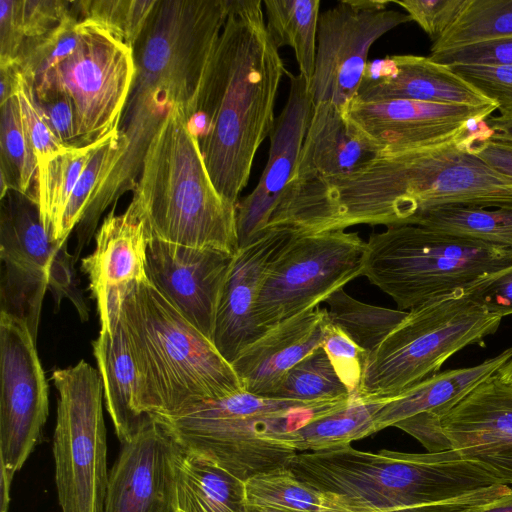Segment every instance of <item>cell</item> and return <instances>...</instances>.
Here are the masks:
<instances>
[{
    "label": "cell",
    "mask_w": 512,
    "mask_h": 512,
    "mask_svg": "<svg viewBox=\"0 0 512 512\" xmlns=\"http://www.w3.org/2000/svg\"><path fill=\"white\" fill-rule=\"evenodd\" d=\"M294 232L267 229L232 258L220 298L213 344L230 364L249 344L267 330L255 320L254 307L265 275Z\"/></svg>",
    "instance_id": "21"
},
{
    "label": "cell",
    "mask_w": 512,
    "mask_h": 512,
    "mask_svg": "<svg viewBox=\"0 0 512 512\" xmlns=\"http://www.w3.org/2000/svg\"><path fill=\"white\" fill-rule=\"evenodd\" d=\"M12 481L13 479L10 478L6 473L0 471V512H8L10 502V488Z\"/></svg>",
    "instance_id": "53"
},
{
    "label": "cell",
    "mask_w": 512,
    "mask_h": 512,
    "mask_svg": "<svg viewBox=\"0 0 512 512\" xmlns=\"http://www.w3.org/2000/svg\"><path fill=\"white\" fill-rule=\"evenodd\" d=\"M355 98L365 102L402 99L467 106L495 104L448 66L416 55H390L368 63Z\"/></svg>",
    "instance_id": "22"
},
{
    "label": "cell",
    "mask_w": 512,
    "mask_h": 512,
    "mask_svg": "<svg viewBox=\"0 0 512 512\" xmlns=\"http://www.w3.org/2000/svg\"><path fill=\"white\" fill-rule=\"evenodd\" d=\"M107 412L121 443L131 437L146 415L141 405L139 373L120 316L92 342Z\"/></svg>",
    "instance_id": "26"
},
{
    "label": "cell",
    "mask_w": 512,
    "mask_h": 512,
    "mask_svg": "<svg viewBox=\"0 0 512 512\" xmlns=\"http://www.w3.org/2000/svg\"><path fill=\"white\" fill-rule=\"evenodd\" d=\"M174 512H247L245 482L177 445L173 457Z\"/></svg>",
    "instance_id": "27"
},
{
    "label": "cell",
    "mask_w": 512,
    "mask_h": 512,
    "mask_svg": "<svg viewBox=\"0 0 512 512\" xmlns=\"http://www.w3.org/2000/svg\"><path fill=\"white\" fill-rule=\"evenodd\" d=\"M367 249L357 232L296 234L271 263L254 307L257 325L268 330L318 307L362 275Z\"/></svg>",
    "instance_id": "11"
},
{
    "label": "cell",
    "mask_w": 512,
    "mask_h": 512,
    "mask_svg": "<svg viewBox=\"0 0 512 512\" xmlns=\"http://www.w3.org/2000/svg\"><path fill=\"white\" fill-rule=\"evenodd\" d=\"M266 30L277 49H293L299 74L310 82L316 58L319 0L262 1Z\"/></svg>",
    "instance_id": "30"
},
{
    "label": "cell",
    "mask_w": 512,
    "mask_h": 512,
    "mask_svg": "<svg viewBox=\"0 0 512 512\" xmlns=\"http://www.w3.org/2000/svg\"><path fill=\"white\" fill-rule=\"evenodd\" d=\"M36 99L55 136L67 147L77 146L76 114L72 98L61 90L51 88L36 96Z\"/></svg>",
    "instance_id": "46"
},
{
    "label": "cell",
    "mask_w": 512,
    "mask_h": 512,
    "mask_svg": "<svg viewBox=\"0 0 512 512\" xmlns=\"http://www.w3.org/2000/svg\"><path fill=\"white\" fill-rule=\"evenodd\" d=\"M467 294L501 318L512 314V265L479 281Z\"/></svg>",
    "instance_id": "47"
},
{
    "label": "cell",
    "mask_w": 512,
    "mask_h": 512,
    "mask_svg": "<svg viewBox=\"0 0 512 512\" xmlns=\"http://www.w3.org/2000/svg\"><path fill=\"white\" fill-rule=\"evenodd\" d=\"M463 512H512V487L496 498L474 505Z\"/></svg>",
    "instance_id": "51"
},
{
    "label": "cell",
    "mask_w": 512,
    "mask_h": 512,
    "mask_svg": "<svg viewBox=\"0 0 512 512\" xmlns=\"http://www.w3.org/2000/svg\"><path fill=\"white\" fill-rule=\"evenodd\" d=\"M158 0L73 1L81 21L93 22L134 48Z\"/></svg>",
    "instance_id": "39"
},
{
    "label": "cell",
    "mask_w": 512,
    "mask_h": 512,
    "mask_svg": "<svg viewBox=\"0 0 512 512\" xmlns=\"http://www.w3.org/2000/svg\"><path fill=\"white\" fill-rule=\"evenodd\" d=\"M381 148L332 103L313 104L291 182L352 175L375 160Z\"/></svg>",
    "instance_id": "24"
},
{
    "label": "cell",
    "mask_w": 512,
    "mask_h": 512,
    "mask_svg": "<svg viewBox=\"0 0 512 512\" xmlns=\"http://www.w3.org/2000/svg\"><path fill=\"white\" fill-rule=\"evenodd\" d=\"M485 122L492 132L490 139L512 143V114L490 115Z\"/></svg>",
    "instance_id": "50"
},
{
    "label": "cell",
    "mask_w": 512,
    "mask_h": 512,
    "mask_svg": "<svg viewBox=\"0 0 512 512\" xmlns=\"http://www.w3.org/2000/svg\"><path fill=\"white\" fill-rule=\"evenodd\" d=\"M349 399L301 402L244 390L201 400L172 414L150 415L180 448L245 482L256 474L288 467L296 454L290 434Z\"/></svg>",
    "instance_id": "6"
},
{
    "label": "cell",
    "mask_w": 512,
    "mask_h": 512,
    "mask_svg": "<svg viewBox=\"0 0 512 512\" xmlns=\"http://www.w3.org/2000/svg\"><path fill=\"white\" fill-rule=\"evenodd\" d=\"M512 37V0H468L431 53Z\"/></svg>",
    "instance_id": "35"
},
{
    "label": "cell",
    "mask_w": 512,
    "mask_h": 512,
    "mask_svg": "<svg viewBox=\"0 0 512 512\" xmlns=\"http://www.w3.org/2000/svg\"><path fill=\"white\" fill-rule=\"evenodd\" d=\"M410 225L512 249V206H442L421 212Z\"/></svg>",
    "instance_id": "32"
},
{
    "label": "cell",
    "mask_w": 512,
    "mask_h": 512,
    "mask_svg": "<svg viewBox=\"0 0 512 512\" xmlns=\"http://www.w3.org/2000/svg\"><path fill=\"white\" fill-rule=\"evenodd\" d=\"M350 396L321 346L289 370L270 398L318 402Z\"/></svg>",
    "instance_id": "37"
},
{
    "label": "cell",
    "mask_w": 512,
    "mask_h": 512,
    "mask_svg": "<svg viewBox=\"0 0 512 512\" xmlns=\"http://www.w3.org/2000/svg\"><path fill=\"white\" fill-rule=\"evenodd\" d=\"M445 65L512 66V37L478 42L428 56Z\"/></svg>",
    "instance_id": "43"
},
{
    "label": "cell",
    "mask_w": 512,
    "mask_h": 512,
    "mask_svg": "<svg viewBox=\"0 0 512 512\" xmlns=\"http://www.w3.org/2000/svg\"><path fill=\"white\" fill-rule=\"evenodd\" d=\"M260 0H229L228 14L202 76L189 126L211 181L233 204L275 124L287 73L266 30Z\"/></svg>",
    "instance_id": "1"
},
{
    "label": "cell",
    "mask_w": 512,
    "mask_h": 512,
    "mask_svg": "<svg viewBox=\"0 0 512 512\" xmlns=\"http://www.w3.org/2000/svg\"><path fill=\"white\" fill-rule=\"evenodd\" d=\"M512 358V348L471 367L446 370L389 399L375 417V432L419 413L442 419L479 384L495 375Z\"/></svg>",
    "instance_id": "25"
},
{
    "label": "cell",
    "mask_w": 512,
    "mask_h": 512,
    "mask_svg": "<svg viewBox=\"0 0 512 512\" xmlns=\"http://www.w3.org/2000/svg\"><path fill=\"white\" fill-rule=\"evenodd\" d=\"M17 68L14 64H0V105L14 96Z\"/></svg>",
    "instance_id": "52"
},
{
    "label": "cell",
    "mask_w": 512,
    "mask_h": 512,
    "mask_svg": "<svg viewBox=\"0 0 512 512\" xmlns=\"http://www.w3.org/2000/svg\"><path fill=\"white\" fill-rule=\"evenodd\" d=\"M496 375L503 382L512 385V358L498 370Z\"/></svg>",
    "instance_id": "54"
},
{
    "label": "cell",
    "mask_w": 512,
    "mask_h": 512,
    "mask_svg": "<svg viewBox=\"0 0 512 512\" xmlns=\"http://www.w3.org/2000/svg\"><path fill=\"white\" fill-rule=\"evenodd\" d=\"M94 251L81 261L96 301L100 330L121 313L122 303L135 283L150 281L147 275L149 235L145 224L129 209L108 214L96 235Z\"/></svg>",
    "instance_id": "20"
},
{
    "label": "cell",
    "mask_w": 512,
    "mask_h": 512,
    "mask_svg": "<svg viewBox=\"0 0 512 512\" xmlns=\"http://www.w3.org/2000/svg\"><path fill=\"white\" fill-rule=\"evenodd\" d=\"M468 0H394L435 42L453 24Z\"/></svg>",
    "instance_id": "44"
},
{
    "label": "cell",
    "mask_w": 512,
    "mask_h": 512,
    "mask_svg": "<svg viewBox=\"0 0 512 512\" xmlns=\"http://www.w3.org/2000/svg\"><path fill=\"white\" fill-rule=\"evenodd\" d=\"M135 73L132 47L101 26L81 21L75 50L34 93L40 96L54 88L72 98L77 146H84L119 128Z\"/></svg>",
    "instance_id": "12"
},
{
    "label": "cell",
    "mask_w": 512,
    "mask_h": 512,
    "mask_svg": "<svg viewBox=\"0 0 512 512\" xmlns=\"http://www.w3.org/2000/svg\"><path fill=\"white\" fill-rule=\"evenodd\" d=\"M441 428L463 459L512 485L511 384L491 376L441 419Z\"/></svg>",
    "instance_id": "19"
},
{
    "label": "cell",
    "mask_w": 512,
    "mask_h": 512,
    "mask_svg": "<svg viewBox=\"0 0 512 512\" xmlns=\"http://www.w3.org/2000/svg\"><path fill=\"white\" fill-rule=\"evenodd\" d=\"M0 471L13 479L39 442L49 387L27 324L0 313Z\"/></svg>",
    "instance_id": "14"
},
{
    "label": "cell",
    "mask_w": 512,
    "mask_h": 512,
    "mask_svg": "<svg viewBox=\"0 0 512 512\" xmlns=\"http://www.w3.org/2000/svg\"><path fill=\"white\" fill-rule=\"evenodd\" d=\"M502 318L466 292L457 291L408 311L405 319L368 355L358 395L391 399L433 376L446 360L470 345L484 346Z\"/></svg>",
    "instance_id": "8"
},
{
    "label": "cell",
    "mask_w": 512,
    "mask_h": 512,
    "mask_svg": "<svg viewBox=\"0 0 512 512\" xmlns=\"http://www.w3.org/2000/svg\"><path fill=\"white\" fill-rule=\"evenodd\" d=\"M25 39L20 0H0V64H14Z\"/></svg>",
    "instance_id": "48"
},
{
    "label": "cell",
    "mask_w": 512,
    "mask_h": 512,
    "mask_svg": "<svg viewBox=\"0 0 512 512\" xmlns=\"http://www.w3.org/2000/svg\"><path fill=\"white\" fill-rule=\"evenodd\" d=\"M512 265V249L419 225L372 233L362 275L409 311Z\"/></svg>",
    "instance_id": "7"
},
{
    "label": "cell",
    "mask_w": 512,
    "mask_h": 512,
    "mask_svg": "<svg viewBox=\"0 0 512 512\" xmlns=\"http://www.w3.org/2000/svg\"><path fill=\"white\" fill-rule=\"evenodd\" d=\"M326 308L308 310L269 328L231 363L245 391L270 398L285 375L322 346Z\"/></svg>",
    "instance_id": "23"
},
{
    "label": "cell",
    "mask_w": 512,
    "mask_h": 512,
    "mask_svg": "<svg viewBox=\"0 0 512 512\" xmlns=\"http://www.w3.org/2000/svg\"><path fill=\"white\" fill-rule=\"evenodd\" d=\"M389 399L351 395L342 407L316 418L290 434L295 450L322 451L350 445L375 433V417Z\"/></svg>",
    "instance_id": "29"
},
{
    "label": "cell",
    "mask_w": 512,
    "mask_h": 512,
    "mask_svg": "<svg viewBox=\"0 0 512 512\" xmlns=\"http://www.w3.org/2000/svg\"><path fill=\"white\" fill-rule=\"evenodd\" d=\"M470 149L494 170L512 180V143L485 139L473 140Z\"/></svg>",
    "instance_id": "49"
},
{
    "label": "cell",
    "mask_w": 512,
    "mask_h": 512,
    "mask_svg": "<svg viewBox=\"0 0 512 512\" xmlns=\"http://www.w3.org/2000/svg\"><path fill=\"white\" fill-rule=\"evenodd\" d=\"M109 471L104 512H174L177 444L146 414Z\"/></svg>",
    "instance_id": "17"
},
{
    "label": "cell",
    "mask_w": 512,
    "mask_h": 512,
    "mask_svg": "<svg viewBox=\"0 0 512 512\" xmlns=\"http://www.w3.org/2000/svg\"><path fill=\"white\" fill-rule=\"evenodd\" d=\"M120 320L139 373L145 414L168 415L244 391L213 342L150 281L129 288Z\"/></svg>",
    "instance_id": "5"
},
{
    "label": "cell",
    "mask_w": 512,
    "mask_h": 512,
    "mask_svg": "<svg viewBox=\"0 0 512 512\" xmlns=\"http://www.w3.org/2000/svg\"><path fill=\"white\" fill-rule=\"evenodd\" d=\"M127 209L150 239L231 256L239 249L236 205L213 185L183 105L170 109L149 144Z\"/></svg>",
    "instance_id": "4"
},
{
    "label": "cell",
    "mask_w": 512,
    "mask_h": 512,
    "mask_svg": "<svg viewBox=\"0 0 512 512\" xmlns=\"http://www.w3.org/2000/svg\"><path fill=\"white\" fill-rule=\"evenodd\" d=\"M328 319L341 328L368 355L405 319L408 311L370 305L356 300L344 289L325 301Z\"/></svg>",
    "instance_id": "33"
},
{
    "label": "cell",
    "mask_w": 512,
    "mask_h": 512,
    "mask_svg": "<svg viewBox=\"0 0 512 512\" xmlns=\"http://www.w3.org/2000/svg\"><path fill=\"white\" fill-rule=\"evenodd\" d=\"M288 468L357 512H463L510 488L454 449L371 453L346 445L296 453Z\"/></svg>",
    "instance_id": "3"
},
{
    "label": "cell",
    "mask_w": 512,
    "mask_h": 512,
    "mask_svg": "<svg viewBox=\"0 0 512 512\" xmlns=\"http://www.w3.org/2000/svg\"><path fill=\"white\" fill-rule=\"evenodd\" d=\"M448 67L495 103L500 114H512V66L453 65Z\"/></svg>",
    "instance_id": "42"
},
{
    "label": "cell",
    "mask_w": 512,
    "mask_h": 512,
    "mask_svg": "<svg viewBox=\"0 0 512 512\" xmlns=\"http://www.w3.org/2000/svg\"><path fill=\"white\" fill-rule=\"evenodd\" d=\"M248 504L292 512H357L341 497L299 480L288 467L256 474L245 481Z\"/></svg>",
    "instance_id": "31"
},
{
    "label": "cell",
    "mask_w": 512,
    "mask_h": 512,
    "mask_svg": "<svg viewBox=\"0 0 512 512\" xmlns=\"http://www.w3.org/2000/svg\"><path fill=\"white\" fill-rule=\"evenodd\" d=\"M1 312L24 321L34 339L47 289L57 306L69 298L83 319L88 311L73 281V256L46 231L33 196L9 190L0 210Z\"/></svg>",
    "instance_id": "10"
},
{
    "label": "cell",
    "mask_w": 512,
    "mask_h": 512,
    "mask_svg": "<svg viewBox=\"0 0 512 512\" xmlns=\"http://www.w3.org/2000/svg\"><path fill=\"white\" fill-rule=\"evenodd\" d=\"M229 0H158L134 46L136 73L119 130L127 148L78 225L91 239L103 211L135 188L146 150L175 105L191 116Z\"/></svg>",
    "instance_id": "2"
},
{
    "label": "cell",
    "mask_w": 512,
    "mask_h": 512,
    "mask_svg": "<svg viewBox=\"0 0 512 512\" xmlns=\"http://www.w3.org/2000/svg\"><path fill=\"white\" fill-rule=\"evenodd\" d=\"M51 379L58 391L53 457L61 512H104L109 472L100 373L81 360L55 369Z\"/></svg>",
    "instance_id": "9"
},
{
    "label": "cell",
    "mask_w": 512,
    "mask_h": 512,
    "mask_svg": "<svg viewBox=\"0 0 512 512\" xmlns=\"http://www.w3.org/2000/svg\"><path fill=\"white\" fill-rule=\"evenodd\" d=\"M287 102L270 133L269 157L253 191L236 204L239 248L258 238L293 179L313 109L308 82L291 74Z\"/></svg>",
    "instance_id": "18"
},
{
    "label": "cell",
    "mask_w": 512,
    "mask_h": 512,
    "mask_svg": "<svg viewBox=\"0 0 512 512\" xmlns=\"http://www.w3.org/2000/svg\"><path fill=\"white\" fill-rule=\"evenodd\" d=\"M496 110V104L467 106L402 99L365 102L354 98L343 113L382 152H398L454 140L475 120Z\"/></svg>",
    "instance_id": "15"
},
{
    "label": "cell",
    "mask_w": 512,
    "mask_h": 512,
    "mask_svg": "<svg viewBox=\"0 0 512 512\" xmlns=\"http://www.w3.org/2000/svg\"><path fill=\"white\" fill-rule=\"evenodd\" d=\"M233 256L150 239L147 275L154 287L213 342L217 310Z\"/></svg>",
    "instance_id": "16"
},
{
    "label": "cell",
    "mask_w": 512,
    "mask_h": 512,
    "mask_svg": "<svg viewBox=\"0 0 512 512\" xmlns=\"http://www.w3.org/2000/svg\"><path fill=\"white\" fill-rule=\"evenodd\" d=\"M391 1L344 0L320 13L315 67L308 84L313 104L332 103L343 112L356 97L371 46L411 18L387 9Z\"/></svg>",
    "instance_id": "13"
},
{
    "label": "cell",
    "mask_w": 512,
    "mask_h": 512,
    "mask_svg": "<svg viewBox=\"0 0 512 512\" xmlns=\"http://www.w3.org/2000/svg\"><path fill=\"white\" fill-rule=\"evenodd\" d=\"M247 512H292V511L270 508V507H263V506H255V505L248 504Z\"/></svg>",
    "instance_id": "55"
},
{
    "label": "cell",
    "mask_w": 512,
    "mask_h": 512,
    "mask_svg": "<svg viewBox=\"0 0 512 512\" xmlns=\"http://www.w3.org/2000/svg\"><path fill=\"white\" fill-rule=\"evenodd\" d=\"M14 95L18 100L25 133L32 145L38 163L67 148L53 133L36 99L31 82L18 70Z\"/></svg>",
    "instance_id": "40"
},
{
    "label": "cell",
    "mask_w": 512,
    "mask_h": 512,
    "mask_svg": "<svg viewBox=\"0 0 512 512\" xmlns=\"http://www.w3.org/2000/svg\"><path fill=\"white\" fill-rule=\"evenodd\" d=\"M0 108V199L9 190L34 197L29 189L38 161L25 133L16 96Z\"/></svg>",
    "instance_id": "34"
},
{
    "label": "cell",
    "mask_w": 512,
    "mask_h": 512,
    "mask_svg": "<svg viewBox=\"0 0 512 512\" xmlns=\"http://www.w3.org/2000/svg\"><path fill=\"white\" fill-rule=\"evenodd\" d=\"M74 13L73 1L20 0L21 25L26 39L55 30Z\"/></svg>",
    "instance_id": "45"
},
{
    "label": "cell",
    "mask_w": 512,
    "mask_h": 512,
    "mask_svg": "<svg viewBox=\"0 0 512 512\" xmlns=\"http://www.w3.org/2000/svg\"><path fill=\"white\" fill-rule=\"evenodd\" d=\"M80 18L75 13L55 30L35 38L25 39L15 66L37 90L51 71L76 48L80 36Z\"/></svg>",
    "instance_id": "38"
},
{
    "label": "cell",
    "mask_w": 512,
    "mask_h": 512,
    "mask_svg": "<svg viewBox=\"0 0 512 512\" xmlns=\"http://www.w3.org/2000/svg\"><path fill=\"white\" fill-rule=\"evenodd\" d=\"M127 148L124 134L118 129L108 134L81 174L63 213L57 243L66 244L73 228L78 225L94 202Z\"/></svg>",
    "instance_id": "36"
},
{
    "label": "cell",
    "mask_w": 512,
    "mask_h": 512,
    "mask_svg": "<svg viewBox=\"0 0 512 512\" xmlns=\"http://www.w3.org/2000/svg\"><path fill=\"white\" fill-rule=\"evenodd\" d=\"M103 139L84 146L67 147L38 163L34 197L43 225L56 244L61 219L71 194Z\"/></svg>",
    "instance_id": "28"
},
{
    "label": "cell",
    "mask_w": 512,
    "mask_h": 512,
    "mask_svg": "<svg viewBox=\"0 0 512 512\" xmlns=\"http://www.w3.org/2000/svg\"><path fill=\"white\" fill-rule=\"evenodd\" d=\"M322 348L350 395H358L368 354L341 328L328 319L324 322Z\"/></svg>",
    "instance_id": "41"
}]
</instances>
